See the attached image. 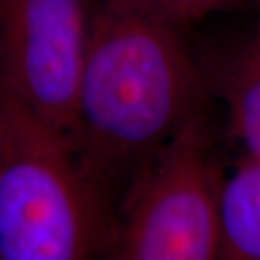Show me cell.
<instances>
[{
  "label": "cell",
  "instance_id": "7a4b0ae2",
  "mask_svg": "<svg viewBox=\"0 0 260 260\" xmlns=\"http://www.w3.org/2000/svg\"><path fill=\"white\" fill-rule=\"evenodd\" d=\"M115 208L71 139L5 91L0 260L108 258Z\"/></svg>",
  "mask_w": 260,
  "mask_h": 260
},
{
  "label": "cell",
  "instance_id": "ba28073f",
  "mask_svg": "<svg viewBox=\"0 0 260 260\" xmlns=\"http://www.w3.org/2000/svg\"><path fill=\"white\" fill-rule=\"evenodd\" d=\"M4 123H5V90L2 81H0V145H2V137H4Z\"/></svg>",
  "mask_w": 260,
  "mask_h": 260
},
{
  "label": "cell",
  "instance_id": "3957f363",
  "mask_svg": "<svg viewBox=\"0 0 260 260\" xmlns=\"http://www.w3.org/2000/svg\"><path fill=\"white\" fill-rule=\"evenodd\" d=\"M221 176L206 110L128 176L117 200L108 258H220Z\"/></svg>",
  "mask_w": 260,
  "mask_h": 260
},
{
  "label": "cell",
  "instance_id": "5b68a950",
  "mask_svg": "<svg viewBox=\"0 0 260 260\" xmlns=\"http://www.w3.org/2000/svg\"><path fill=\"white\" fill-rule=\"evenodd\" d=\"M208 76L240 154L260 160V12L245 39L208 70Z\"/></svg>",
  "mask_w": 260,
  "mask_h": 260
},
{
  "label": "cell",
  "instance_id": "277c9868",
  "mask_svg": "<svg viewBox=\"0 0 260 260\" xmlns=\"http://www.w3.org/2000/svg\"><path fill=\"white\" fill-rule=\"evenodd\" d=\"M98 0H0V81L30 113L71 135Z\"/></svg>",
  "mask_w": 260,
  "mask_h": 260
},
{
  "label": "cell",
  "instance_id": "6da1fadb",
  "mask_svg": "<svg viewBox=\"0 0 260 260\" xmlns=\"http://www.w3.org/2000/svg\"><path fill=\"white\" fill-rule=\"evenodd\" d=\"M210 96L184 27L127 0H98L70 139L115 203L134 169L206 112Z\"/></svg>",
  "mask_w": 260,
  "mask_h": 260
},
{
  "label": "cell",
  "instance_id": "52a82bcc",
  "mask_svg": "<svg viewBox=\"0 0 260 260\" xmlns=\"http://www.w3.org/2000/svg\"><path fill=\"white\" fill-rule=\"evenodd\" d=\"M127 2L157 14L184 29L213 15L238 12V10L260 12V0H127Z\"/></svg>",
  "mask_w": 260,
  "mask_h": 260
},
{
  "label": "cell",
  "instance_id": "8992f818",
  "mask_svg": "<svg viewBox=\"0 0 260 260\" xmlns=\"http://www.w3.org/2000/svg\"><path fill=\"white\" fill-rule=\"evenodd\" d=\"M220 228V260H260V160L238 154L223 171Z\"/></svg>",
  "mask_w": 260,
  "mask_h": 260
}]
</instances>
